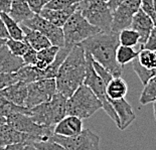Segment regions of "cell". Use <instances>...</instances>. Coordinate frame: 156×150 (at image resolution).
<instances>
[{
    "label": "cell",
    "instance_id": "681fc988",
    "mask_svg": "<svg viewBox=\"0 0 156 150\" xmlns=\"http://www.w3.org/2000/svg\"><path fill=\"white\" fill-rule=\"evenodd\" d=\"M154 7H155V12H156V0H154Z\"/></svg>",
    "mask_w": 156,
    "mask_h": 150
},
{
    "label": "cell",
    "instance_id": "44dd1931",
    "mask_svg": "<svg viewBox=\"0 0 156 150\" xmlns=\"http://www.w3.org/2000/svg\"><path fill=\"white\" fill-rule=\"evenodd\" d=\"M16 22L22 23L31 18L35 13L31 10L27 0H13L10 11L8 13Z\"/></svg>",
    "mask_w": 156,
    "mask_h": 150
},
{
    "label": "cell",
    "instance_id": "836d02e7",
    "mask_svg": "<svg viewBox=\"0 0 156 150\" xmlns=\"http://www.w3.org/2000/svg\"><path fill=\"white\" fill-rule=\"evenodd\" d=\"M32 145L41 150H67L64 146L58 144V143H56L51 138L49 140H46V141L35 142Z\"/></svg>",
    "mask_w": 156,
    "mask_h": 150
},
{
    "label": "cell",
    "instance_id": "ffe728a7",
    "mask_svg": "<svg viewBox=\"0 0 156 150\" xmlns=\"http://www.w3.org/2000/svg\"><path fill=\"white\" fill-rule=\"evenodd\" d=\"M77 4L72 5L65 9H58V10L44 8L39 14H41L42 17H44L45 19H48V21L54 23L55 25L58 26V27H64L66 22L69 20V17H71L76 12V10H77V7H78Z\"/></svg>",
    "mask_w": 156,
    "mask_h": 150
},
{
    "label": "cell",
    "instance_id": "3957f363",
    "mask_svg": "<svg viewBox=\"0 0 156 150\" xmlns=\"http://www.w3.org/2000/svg\"><path fill=\"white\" fill-rule=\"evenodd\" d=\"M103 109L102 102L87 85L83 84L67 101V115L77 116L81 119L92 117Z\"/></svg>",
    "mask_w": 156,
    "mask_h": 150
},
{
    "label": "cell",
    "instance_id": "f1b7e54d",
    "mask_svg": "<svg viewBox=\"0 0 156 150\" xmlns=\"http://www.w3.org/2000/svg\"><path fill=\"white\" fill-rule=\"evenodd\" d=\"M156 100V75L148 81L144 86L143 91L141 93L140 102L141 105H147L149 103H153Z\"/></svg>",
    "mask_w": 156,
    "mask_h": 150
},
{
    "label": "cell",
    "instance_id": "484cf974",
    "mask_svg": "<svg viewBox=\"0 0 156 150\" xmlns=\"http://www.w3.org/2000/svg\"><path fill=\"white\" fill-rule=\"evenodd\" d=\"M0 17L2 18V20L4 21L5 26L7 28V31L9 33V36L12 39H16V41H24L25 36L24 32H23L21 25L18 24V22H16L8 13L6 12H0Z\"/></svg>",
    "mask_w": 156,
    "mask_h": 150
},
{
    "label": "cell",
    "instance_id": "e0dca14e",
    "mask_svg": "<svg viewBox=\"0 0 156 150\" xmlns=\"http://www.w3.org/2000/svg\"><path fill=\"white\" fill-rule=\"evenodd\" d=\"M28 95V85L23 82H17L0 90V96L13 104L25 107V101Z\"/></svg>",
    "mask_w": 156,
    "mask_h": 150
},
{
    "label": "cell",
    "instance_id": "4dcf8cb0",
    "mask_svg": "<svg viewBox=\"0 0 156 150\" xmlns=\"http://www.w3.org/2000/svg\"><path fill=\"white\" fill-rule=\"evenodd\" d=\"M119 38H120V45L132 46V48L139 45V41H140L139 33L131 27L123 29L122 31L119 32Z\"/></svg>",
    "mask_w": 156,
    "mask_h": 150
},
{
    "label": "cell",
    "instance_id": "7402d4cb",
    "mask_svg": "<svg viewBox=\"0 0 156 150\" xmlns=\"http://www.w3.org/2000/svg\"><path fill=\"white\" fill-rule=\"evenodd\" d=\"M20 25H21L23 32H24L25 39L28 41L29 45H30L35 51L39 52V51H41V49L52 45L51 42L49 41V39L46 38L44 34H42L41 32L29 28L27 26L23 25L22 23H20Z\"/></svg>",
    "mask_w": 156,
    "mask_h": 150
},
{
    "label": "cell",
    "instance_id": "60d3db41",
    "mask_svg": "<svg viewBox=\"0 0 156 150\" xmlns=\"http://www.w3.org/2000/svg\"><path fill=\"white\" fill-rule=\"evenodd\" d=\"M13 0H0V12L9 13Z\"/></svg>",
    "mask_w": 156,
    "mask_h": 150
},
{
    "label": "cell",
    "instance_id": "ba28073f",
    "mask_svg": "<svg viewBox=\"0 0 156 150\" xmlns=\"http://www.w3.org/2000/svg\"><path fill=\"white\" fill-rule=\"evenodd\" d=\"M6 123L14 129L22 133H25L31 137H34L36 142L46 141L55 135L54 128L48 126L39 125L34 122L29 115L22 113H15L6 118Z\"/></svg>",
    "mask_w": 156,
    "mask_h": 150
},
{
    "label": "cell",
    "instance_id": "816d5d0a",
    "mask_svg": "<svg viewBox=\"0 0 156 150\" xmlns=\"http://www.w3.org/2000/svg\"><path fill=\"white\" fill-rule=\"evenodd\" d=\"M0 150H2V147H1V146H0Z\"/></svg>",
    "mask_w": 156,
    "mask_h": 150
},
{
    "label": "cell",
    "instance_id": "5bb4252c",
    "mask_svg": "<svg viewBox=\"0 0 156 150\" xmlns=\"http://www.w3.org/2000/svg\"><path fill=\"white\" fill-rule=\"evenodd\" d=\"M155 26V22L150 16L145 11L140 8L136 13L131 23V28L136 30L140 35V41H139V51L144 48V45L147 42L149 36Z\"/></svg>",
    "mask_w": 156,
    "mask_h": 150
},
{
    "label": "cell",
    "instance_id": "ac0fdd59",
    "mask_svg": "<svg viewBox=\"0 0 156 150\" xmlns=\"http://www.w3.org/2000/svg\"><path fill=\"white\" fill-rule=\"evenodd\" d=\"M84 128H83V119L77 116L67 115L66 117L59 121L55 126L54 132L55 135L66 136V137H72L80 134Z\"/></svg>",
    "mask_w": 156,
    "mask_h": 150
},
{
    "label": "cell",
    "instance_id": "f35d334b",
    "mask_svg": "<svg viewBox=\"0 0 156 150\" xmlns=\"http://www.w3.org/2000/svg\"><path fill=\"white\" fill-rule=\"evenodd\" d=\"M48 1L49 0H27L31 10L34 13H37V14L41 12V10L44 8V6Z\"/></svg>",
    "mask_w": 156,
    "mask_h": 150
},
{
    "label": "cell",
    "instance_id": "f907efd6",
    "mask_svg": "<svg viewBox=\"0 0 156 150\" xmlns=\"http://www.w3.org/2000/svg\"><path fill=\"white\" fill-rule=\"evenodd\" d=\"M101 1H104V2H108L109 0H101Z\"/></svg>",
    "mask_w": 156,
    "mask_h": 150
},
{
    "label": "cell",
    "instance_id": "ab89813d",
    "mask_svg": "<svg viewBox=\"0 0 156 150\" xmlns=\"http://www.w3.org/2000/svg\"><path fill=\"white\" fill-rule=\"evenodd\" d=\"M144 48L151 49V51H156V25L154 26L150 36H149L147 42L144 45Z\"/></svg>",
    "mask_w": 156,
    "mask_h": 150
},
{
    "label": "cell",
    "instance_id": "f6af8a7d",
    "mask_svg": "<svg viewBox=\"0 0 156 150\" xmlns=\"http://www.w3.org/2000/svg\"><path fill=\"white\" fill-rule=\"evenodd\" d=\"M6 122H7V121H6V118L0 115V127H1V126H2L3 124H5Z\"/></svg>",
    "mask_w": 156,
    "mask_h": 150
},
{
    "label": "cell",
    "instance_id": "6da1fadb",
    "mask_svg": "<svg viewBox=\"0 0 156 150\" xmlns=\"http://www.w3.org/2000/svg\"><path fill=\"white\" fill-rule=\"evenodd\" d=\"M85 52L92 55L94 61L99 62L113 75L121 77L123 66L117 62L116 54L120 46L118 32H100L80 43Z\"/></svg>",
    "mask_w": 156,
    "mask_h": 150
},
{
    "label": "cell",
    "instance_id": "4316f807",
    "mask_svg": "<svg viewBox=\"0 0 156 150\" xmlns=\"http://www.w3.org/2000/svg\"><path fill=\"white\" fill-rule=\"evenodd\" d=\"M59 46L56 45H51L48 48L41 49V51L37 52V64L35 66H37L38 69L44 70L48 68V66H49L51 62H54L55 59L58 52L59 51Z\"/></svg>",
    "mask_w": 156,
    "mask_h": 150
},
{
    "label": "cell",
    "instance_id": "9a60e30c",
    "mask_svg": "<svg viewBox=\"0 0 156 150\" xmlns=\"http://www.w3.org/2000/svg\"><path fill=\"white\" fill-rule=\"evenodd\" d=\"M35 142L36 140L34 137L14 129L7 123L0 127V146L1 147L9 144H14V143H25L27 145H32Z\"/></svg>",
    "mask_w": 156,
    "mask_h": 150
},
{
    "label": "cell",
    "instance_id": "83f0119b",
    "mask_svg": "<svg viewBox=\"0 0 156 150\" xmlns=\"http://www.w3.org/2000/svg\"><path fill=\"white\" fill-rule=\"evenodd\" d=\"M15 113H22V114L30 116V109L13 104L10 101L3 98L2 96H0V115L7 118L8 116L15 114Z\"/></svg>",
    "mask_w": 156,
    "mask_h": 150
},
{
    "label": "cell",
    "instance_id": "d590c367",
    "mask_svg": "<svg viewBox=\"0 0 156 150\" xmlns=\"http://www.w3.org/2000/svg\"><path fill=\"white\" fill-rule=\"evenodd\" d=\"M18 80L16 78L15 73H12V74H3V73H0V90L6 88V87L10 86L17 83Z\"/></svg>",
    "mask_w": 156,
    "mask_h": 150
},
{
    "label": "cell",
    "instance_id": "b9f144b4",
    "mask_svg": "<svg viewBox=\"0 0 156 150\" xmlns=\"http://www.w3.org/2000/svg\"><path fill=\"white\" fill-rule=\"evenodd\" d=\"M25 143H14V144H9L2 147V150H25L26 147Z\"/></svg>",
    "mask_w": 156,
    "mask_h": 150
},
{
    "label": "cell",
    "instance_id": "7c38bea8",
    "mask_svg": "<svg viewBox=\"0 0 156 150\" xmlns=\"http://www.w3.org/2000/svg\"><path fill=\"white\" fill-rule=\"evenodd\" d=\"M133 71L144 86L156 75V51L142 48L132 62Z\"/></svg>",
    "mask_w": 156,
    "mask_h": 150
},
{
    "label": "cell",
    "instance_id": "8992f818",
    "mask_svg": "<svg viewBox=\"0 0 156 150\" xmlns=\"http://www.w3.org/2000/svg\"><path fill=\"white\" fill-rule=\"evenodd\" d=\"M62 30L65 35V45L71 48H74L76 45H80L87 38L102 32L99 27L91 24L79 10H76L66 22Z\"/></svg>",
    "mask_w": 156,
    "mask_h": 150
},
{
    "label": "cell",
    "instance_id": "d6986e66",
    "mask_svg": "<svg viewBox=\"0 0 156 150\" xmlns=\"http://www.w3.org/2000/svg\"><path fill=\"white\" fill-rule=\"evenodd\" d=\"M111 105L117 113L119 120H120V130H125L129 127V125H131L132 123L135 121L136 115L132 106L124 99H119V100H111L109 99Z\"/></svg>",
    "mask_w": 156,
    "mask_h": 150
},
{
    "label": "cell",
    "instance_id": "f546056e",
    "mask_svg": "<svg viewBox=\"0 0 156 150\" xmlns=\"http://www.w3.org/2000/svg\"><path fill=\"white\" fill-rule=\"evenodd\" d=\"M138 54L139 51H136L132 46H126L120 45V46L117 49L116 59H117V62L121 66H124L126 64H128V62H133V59L135 58H137Z\"/></svg>",
    "mask_w": 156,
    "mask_h": 150
},
{
    "label": "cell",
    "instance_id": "ee69618b",
    "mask_svg": "<svg viewBox=\"0 0 156 150\" xmlns=\"http://www.w3.org/2000/svg\"><path fill=\"white\" fill-rule=\"evenodd\" d=\"M124 1H125V0H109L108 5H109V7H110L111 11L114 12Z\"/></svg>",
    "mask_w": 156,
    "mask_h": 150
},
{
    "label": "cell",
    "instance_id": "7dc6e473",
    "mask_svg": "<svg viewBox=\"0 0 156 150\" xmlns=\"http://www.w3.org/2000/svg\"><path fill=\"white\" fill-rule=\"evenodd\" d=\"M6 41H7V39L0 38V48H1V46H3V45H6Z\"/></svg>",
    "mask_w": 156,
    "mask_h": 150
},
{
    "label": "cell",
    "instance_id": "8d00e7d4",
    "mask_svg": "<svg viewBox=\"0 0 156 150\" xmlns=\"http://www.w3.org/2000/svg\"><path fill=\"white\" fill-rule=\"evenodd\" d=\"M141 9L153 19L156 24V12L154 7V0H141Z\"/></svg>",
    "mask_w": 156,
    "mask_h": 150
},
{
    "label": "cell",
    "instance_id": "e575fe53",
    "mask_svg": "<svg viewBox=\"0 0 156 150\" xmlns=\"http://www.w3.org/2000/svg\"><path fill=\"white\" fill-rule=\"evenodd\" d=\"M93 66H94V69H95L96 73H97V74L100 76V78L103 80V81H104L106 86H107L109 83H110L111 80L114 78L113 75L109 71H107V70H106L102 65H100L99 62L94 61V59H93Z\"/></svg>",
    "mask_w": 156,
    "mask_h": 150
},
{
    "label": "cell",
    "instance_id": "c3c4849f",
    "mask_svg": "<svg viewBox=\"0 0 156 150\" xmlns=\"http://www.w3.org/2000/svg\"><path fill=\"white\" fill-rule=\"evenodd\" d=\"M153 114H154V118L156 120V100L153 102Z\"/></svg>",
    "mask_w": 156,
    "mask_h": 150
},
{
    "label": "cell",
    "instance_id": "cb8c5ba5",
    "mask_svg": "<svg viewBox=\"0 0 156 150\" xmlns=\"http://www.w3.org/2000/svg\"><path fill=\"white\" fill-rule=\"evenodd\" d=\"M71 46H62L59 48V51L58 52L55 59L54 62H51V65L48 66V68L44 70V79H55L58 76V73L59 71V68L62 65V62H65V59H67V56L69 55V52L72 51Z\"/></svg>",
    "mask_w": 156,
    "mask_h": 150
},
{
    "label": "cell",
    "instance_id": "9c48e42d",
    "mask_svg": "<svg viewBox=\"0 0 156 150\" xmlns=\"http://www.w3.org/2000/svg\"><path fill=\"white\" fill-rule=\"evenodd\" d=\"M51 139L67 150H100V136L90 129H84L80 134L72 137L55 134Z\"/></svg>",
    "mask_w": 156,
    "mask_h": 150
},
{
    "label": "cell",
    "instance_id": "8fae6325",
    "mask_svg": "<svg viewBox=\"0 0 156 150\" xmlns=\"http://www.w3.org/2000/svg\"><path fill=\"white\" fill-rule=\"evenodd\" d=\"M22 24L41 32L49 39L52 45L59 46V48L65 46V35L62 27H58V26L55 25L54 23L42 17L41 14L35 13L31 18L22 22Z\"/></svg>",
    "mask_w": 156,
    "mask_h": 150
},
{
    "label": "cell",
    "instance_id": "74e56055",
    "mask_svg": "<svg viewBox=\"0 0 156 150\" xmlns=\"http://www.w3.org/2000/svg\"><path fill=\"white\" fill-rule=\"evenodd\" d=\"M23 61H24L25 65H28V66H36L37 64V51L32 48L30 45V48H28V51L25 52V55L22 56Z\"/></svg>",
    "mask_w": 156,
    "mask_h": 150
},
{
    "label": "cell",
    "instance_id": "7a4b0ae2",
    "mask_svg": "<svg viewBox=\"0 0 156 150\" xmlns=\"http://www.w3.org/2000/svg\"><path fill=\"white\" fill-rule=\"evenodd\" d=\"M86 73V52L81 45H76L62 62L55 78L58 92L67 98H69L84 84Z\"/></svg>",
    "mask_w": 156,
    "mask_h": 150
},
{
    "label": "cell",
    "instance_id": "277c9868",
    "mask_svg": "<svg viewBox=\"0 0 156 150\" xmlns=\"http://www.w3.org/2000/svg\"><path fill=\"white\" fill-rule=\"evenodd\" d=\"M67 97L58 92L49 102L31 108L30 117L39 125L55 127L67 116Z\"/></svg>",
    "mask_w": 156,
    "mask_h": 150
},
{
    "label": "cell",
    "instance_id": "7bdbcfd3",
    "mask_svg": "<svg viewBox=\"0 0 156 150\" xmlns=\"http://www.w3.org/2000/svg\"><path fill=\"white\" fill-rule=\"evenodd\" d=\"M0 38H4V39L10 38L9 33L7 31V28H6V26H5V23L2 20L1 17H0Z\"/></svg>",
    "mask_w": 156,
    "mask_h": 150
},
{
    "label": "cell",
    "instance_id": "603a6c76",
    "mask_svg": "<svg viewBox=\"0 0 156 150\" xmlns=\"http://www.w3.org/2000/svg\"><path fill=\"white\" fill-rule=\"evenodd\" d=\"M107 95L108 98L111 100L124 99L128 92L127 83L121 77H114L110 83L107 85Z\"/></svg>",
    "mask_w": 156,
    "mask_h": 150
},
{
    "label": "cell",
    "instance_id": "d6a6232c",
    "mask_svg": "<svg viewBox=\"0 0 156 150\" xmlns=\"http://www.w3.org/2000/svg\"><path fill=\"white\" fill-rule=\"evenodd\" d=\"M80 1H81V0H49V1L46 3V5L44 6V8L55 9V10H58V9H65L72 5L77 4Z\"/></svg>",
    "mask_w": 156,
    "mask_h": 150
},
{
    "label": "cell",
    "instance_id": "bcb514c9",
    "mask_svg": "<svg viewBox=\"0 0 156 150\" xmlns=\"http://www.w3.org/2000/svg\"><path fill=\"white\" fill-rule=\"evenodd\" d=\"M25 150H41V149H38V148L34 147V145H26Z\"/></svg>",
    "mask_w": 156,
    "mask_h": 150
},
{
    "label": "cell",
    "instance_id": "1f68e13d",
    "mask_svg": "<svg viewBox=\"0 0 156 150\" xmlns=\"http://www.w3.org/2000/svg\"><path fill=\"white\" fill-rule=\"evenodd\" d=\"M6 45L9 48L13 55L17 56H22L25 55V52L28 51V48H30V45L28 41L24 39V41H16V39L8 38L6 41Z\"/></svg>",
    "mask_w": 156,
    "mask_h": 150
},
{
    "label": "cell",
    "instance_id": "d4e9b609",
    "mask_svg": "<svg viewBox=\"0 0 156 150\" xmlns=\"http://www.w3.org/2000/svg\"><path fill=\"white\" fill-rule=\"evenodd\" d=\"M18 82H23L25 84H30L44 79V70L38 69L35 66L25 65L19 71L15 73Z\"/></svg>",
    "mask_w": 156,
    "mask_h": 150
},
{
    "label": "cell",
    "instance_id": "30bf717a",
    "mask_svg": "<svg viewBox=\"0 0 156 150\" xmlns=\"http://www.w3.org/2000/svg\"><path fill=\"white\" fill-rule=\"evenodd\" d=\"M56 93L55 79H42L28 84V95L25 107L31 109L42 103L49 102Z\"/></svg>",
    "mask_w": 156,
    "mask_h": 150
},
{
    "label": "cell",
    "instance_id": "52a82bcc",
    "mask_svg": "<svg viewBox=\"0 0 156 150\" xmlns=\"http://www.w3.org/2000/svg\"><path fill=\"white\" fill-rule=\"evenodd\" d=\"M86 58H87V73H86V78L84 81V84L87 85L93 92L95 93V95L98 97L99 100L102 102L103 109L107 113L113 121L115 122V124L117 125V127H120V120L117 115V113L111 105L110 101H109L108 95H107V86L104 83V81L100 78L97 73H96L94 66H93V58L92 55L86 52Z\"/></svg>",
    "mask_w": 156,
    "mask_h": 150
},
{
    "label": "cell",
    "instance_id": "4fadbf2b",
    "mask_svg": "<svg viewBox=\"0 0 156 150\" xmlns=\"http://www.w3.org/2000/svg\"><path fill=\"white\" fill-rule=\"evenodd\" d=\"M141 8V0H125L113 12L112 31L120 32L123 29L130 28L134 15Z\"/></svg>",
    "mask_w": 156,
    "mask_h": 150
},
{
    "label": "cell",
    "instance_id": "5b68a950",
    "mask_svg": "<svg viewBox=\"0 0 156 150\" xmlns=\"http://www.w3.org/2000/svg\"><path fill=\"white\" fill-rule=\"evenodd\" d=\"M77 10L91 23L97 26L102 32H111L113 23V12L108 2L101 0H81L78 2Z\"/></svg>",
    "mask_w": 156,
    "mask_h": 150
},
{
    "label": "cell",
    "instance_id": "2e32d148",
    "mask_svg": "<svg viewBox=\"0 0 156 150\" xmlns=\"http://www.w3.org/2000/svg\"><path fill=\"white\" fill-rule=\"evenodd\" d=\"M24 66L25 62L21 56L13 55L6 45L0 48V73L12 74L19 71Z\"/></svg>",
    "mask_w": 156,
    "mask_h": 150
}]
</instances>
